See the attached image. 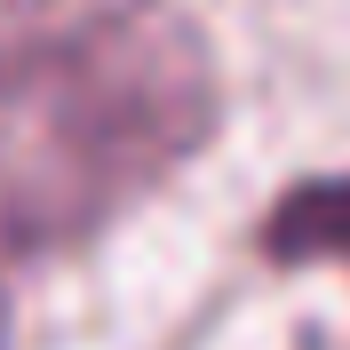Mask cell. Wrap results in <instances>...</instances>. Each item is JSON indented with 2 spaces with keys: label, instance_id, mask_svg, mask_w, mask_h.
Segmentation results:
<instances>
[{
  "label": "cell",
  "instance_id": "3",
  "mask_svg": "<svg viewBox=\"0 0 350 350\" xmlns=\"http://www.w3.org/2000/svg\"><path fill=\"white\" fill-rule=\"evenodd\" d=\"M0 350H8V303H0Z\"/></svg>",
  "mask_w": 350,
  "mask_h": 350
},
{
  "label": "cell",
  "instance_id": "1",
  "mask_svg": "<svg viewBox=\"0 0 350 350\" xmlns=\"http://www.w3.org/2000/svg\"><path fill=\"white\" fill-rule=\"evenodd\" d=\"M215 64L167 0L0 8V247L48 255L207 144Z\"/></svg>",
  "mask_w": 350,
  "mask_h": 350
},
{
  "label": "cell",
  "instance_id": "2",
  "mask_svg": "<svg viewBox=\"0 0 350 350\" xmlns=\"http://www.w3.org/2000/svg\"><path fill=\"white\" fill-rule=\"evenodd\" d=\"M262 255L271 262H350V175L295 183L262 223Z\"/></svg>",
  "mask_w": 350,
  "mask_h": 350
}]
</instances>
